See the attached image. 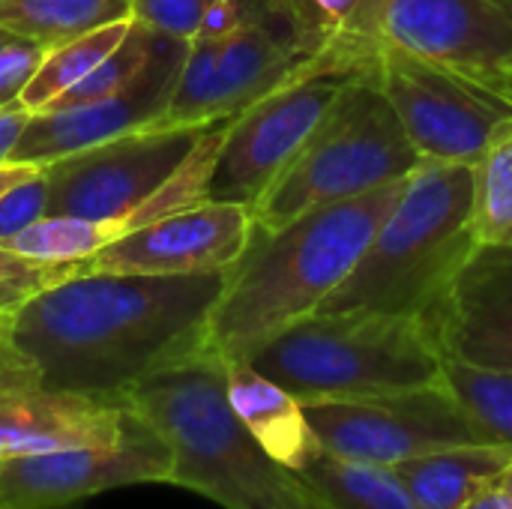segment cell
Listing matches in <instances>:
<instances>
[{"label":"cell","instance_id":"1","mask_svg":"<svg viewBox=\"0 0 512 509\" xmlns=\"http://www.w3.org/2000/svg\"><path fill=\"white\" fill-rule=\"evenodd\" d=\"M219 273H75L3 318V339L54 390L123 405L153 372L207 345Z\"/></svg>","mask_w":512,"mask_h":509},{"label":"cell","instance_id":"2","mask_svg":"<svg viewBox=\"0 0 512 509\" xmlns=\"http://www.w3.org/2000/svg\"><path fill=\"white\" fill-rule=\"evenodd\" d=\"M402 183L309 210L270 231L255 228L228 270L207 345L225 363H246L276 333L315 315L360 261Z\"/></svg>","mask_w":512,"mask_h":509},{"label":"cell","instance_id":"3","mask_svg":"<svg viewBox=\"0 0 512 509\" xmlns=\"http://www.w3.org/2000/svg\"><path fill=\"white\" fill-rule=\"evenodd\" d=\"M171 447V486L225 509H327L303 477L276 462L228 399V363L210 348L153 372L123 399Z\"/></svg>","mask_w":512,"mask_h":509},{"label":"cell","instance_id":"4","mask_svg":"<svg viewBox=\"0 0 512 509\" xmlns=\"http://www.w3.org/2000/svg\"><path fill=\"white\" fill-rule=\"evenodd\" d=\"M471 165L420 162L345 282L318 312L423 318L477 249Z\"/></svg>","mask_w":512,"mask_h":509},{"label":"cell","instance_id":"5","mask_svg":"<svg viewBox=\"0 0 512 509\" xmlns=\"http://www.w3.org/2000/svg\"><path fill=\"white\" fill-rule=\"evenodd\" d=\"M246 363L303 405L420 390L441 384L444 372V354L423 318L381 312H315Z\"/></svg>","mask_w":512,"mask_h":509},{"label":"cell","instance_id":"6","mask_svg":"<svg viewBox=\"0 0 512 509\" xmlns=\"http://www.w3.org/2000/svg\"><path fill=\"white\" fill-rule=\"evenodd\" d=\"M420 162L369 66L348 81L309 141L252 204V222L264 231L279 228L309 210L402 183Z\"/></svg>","mask_w":512,"mask_h":509},{"label":"cell","instance_id":"7","mask_svg":"<svg viewBox=\"0 0 512 509\" xmlns=\"http://www.w3.org/2000/svg\"><path fill=\"white\" fill-rule=\"evenodd\" d=\"M357 72L363 69L306 63L267 96L231 117L210 171L207 198L246 204L252 210Z\"/></svg>","mask_w":512,"mask_h":509},{"label":"cell","instance_id":"8","mask_svg":"<svg viewBox=\"0 0 512 509\" xmlns=\"http://www.w3.org/2000/svg\"><path fill=\"white\" fill-rule=\"evenodd\" d=\"M204 129L153 123L42 165L45 216L117 219L144 207L183 168Z\"/></svg>","mask_w":512,"mask_h":509},{"label":"cell","instance_id":"9","mask_svg":"<svg viewBox=\"0 0 512 509\" xmlns=\"http://www.w3.org/2000/svg\"><path fill=\"white\" fill-rule=\"evenodd\" d=\"M372 72L423 162L474 165L512 120L507 102L399 45L384 42Z\"/></svg>","mask_w":512,"mask_h":509},{"label":"cell","instance_id":"10","mask_svg":"<svg viewBox=\"0 0 512 509\" xmlns=\"http://www.w3.org/2000/svg\"><path fill=\"white\" fill-rule=\"evenodd\" d=\"M306 417L324 450L390 468L447 447L486 444L444 381L378 399L306 405Z\"/></svg>","mask_w":512,"mask_h":509},{"label":"cell","instance_id":"11","mask_svg":"<svg viewBox=\"0 0 512 509\" xmlns=\"http://www.w3.org/2000/svg\"><path fill=\"white\" fill-rule=\"evenodd\" d=\"M171 468L165 438L129 408L126 432L114 444L0 459V509H66L108 489L168 483Z\"/></svg>","mask_w":512,"mask_h":509},{"label":"cell","instance_id":"12","mask_svg":"<svg viewBox=\"0 0 512 509\" xmlns=\"http://www.w3.org/2000/svg\"><path fill=\"white\" fill-rule=\"evenodd\" d=\"M306 60L273 24H249L222 39H192L165 126H219L267 96Z\"/></svg>","mask_w":512,"mask_h":509},{"label":"cell","instance_id":"13","mask_svg":"<svg viewBox=\"0 0 512 509\" xmlns=\"http://www.w3.org/2000/svg\"><path fill=\"white\" fill-rule=\"evenodd\" d=\"M381 33L512 108V15L501 3L387 0Z\"/></svg>","mask_w":512,"mask_h":509},{"label":"cell","instance_id":"14","mask_svg":"<svg viewBox=\"0 0 512 509\" xmlns=\"http://www.w3.org/2000/svg\"><path fill=\"white\" fill-rule=\"evenodd\" d=\"M252 231L255 222L246 204L204 198L93 252L84 273H219L240 261Z\"/></svg>","mask_w":512,"mask_h":509},{"label":"cell","instance_id":"15","mask_svg":"<svg viewBox=\"0 0 512 509\" xmlns=\"http://www.w3.org/2000/svg\"><path fill=\"white\" fill-rule=\"evenodd\" d=\"M126 420V405L48 387L0 333V459L114 444L123 438Z\"/></svg>","mask_w":512,"mask_h":509},{"label":"cell","instance_id":"16","mask_svg":"<svg viewBox=\"0 0 512 509\" xmlns=\"http://www.w3.org/2000/svg\"><path fill=\"white\" fill-rule=\"evenodd\" d=\"M186 54L189 42L162 33L147 69L126 90L78 108L30 114V123L18 138L9 162H30L42 168L75 150L162 123Z\"/></svg>","mask_w":512,"mask_h":509},{"label":"cell","instance_id":"17","mask_svg":"<svg viewBox=\"0 0 512 509\" xmlns=\"http://www.w3.org/2000/svg\"><path fill=\"white\" fill-rule=\"evenodd\" d=\"M423 324L444 357L512 369V246H477Z\"/></svg>","mask_w":512,"mask_h":509},{"label":"cell","instance_id":"18","mask_svg":"<svg viewBox=\"0 0 512 509\" xmlns=\"http://www.w3.org/2000/svg\"><path fill=\"white\" fill-rule=\"evenodd\" d=\"M387 0H273L294 48L312 60L345 69L372 66L384 45Z\"/></svg>","mask_w":512,"mask_h":509},{"label":"cell","instance_id":"19","mask_svg":"<svg viewBox=\"0 0 512 509\" xmlns=\"http://www.w3.org/2000/svg\"><path fill=\"white\" fill-rule=\"evenodd\" d=\"M228 399L252 438L285 468L303 471L324 450L309 426L306 405L252 363H228Z\"/></svg>","mask_w":512,"mask_h":509},{"label":"cell","instance_id":"20","mask_svg":"<svg viewBox=\"0 0 512 509\" xmlns=\"http://www.w3.org/2000/svg\"><path fill=\"white\" fill-rule=\"evenodd\" d=\"M512 462V447L459 444L396 465L417 509H465L492 489Z\"/></svg>","mask_w":512,"mask_h":509},{"label":"cell","instance_id":"21","mask_svg":"<svg viewBox=\"0 0 512 509\" xmlns=\"http://www.w3.org/2000/svg\"><path fill=\"white\" fill-rule=\"evenodd\" d=\"M297 474L327 509H417L405 480L390 465L342 459L321 450Z\"/></svg>","mask_w":512,"mask_h":509},{"label":"cell","instance_id":"22","mask_svg":"<svg viewBox=\"0 0 512 509\" xmlns=\"http://www.w3.org/2000/svg\"><path fill=\"white\" fill-rule=\"evenodd\" d=\"M135 18H120V21H108L102 27H93L75 39H66L54 48L45 51L39 69L33 72L30 84L21 90L18 102L30 111L39 114L45 111L51 102H57L69 87H75L81 78H87L111 51L120 48V42L129 36Z\"/></svg>","mask_w":512,"mask_h":509},{"label":"cell","instance_id":"23","mask_svg":"<svg viewBox=\"0 0 512 509\" xmlns=\"http://www.w3.org/2000/svg\"><path fill=\"white\" fill-rule=\"evenodd\" d=\"M129 15V0H0V30L36 39L45 48Z\"/></svg>","mask_w":512,"mask_h":509},{"label":"cell","instance_id":"24","mask_svg":"<svg viewBox=\"0 0 512 509\" xmlns=\"http://www.w3.org/2000/svg\"><path fill=\"white\" fill-rule=\"evenodd\" d=\"M471 189L477 246H512V120L471 165Z\"/></svg>","mask_w":512,"mask_h":509},{"label":"cell","instance_id":"25","mask_svg":"<svg viewBox=\"0 0 512 509\" xmlns=\"http://www.w3.org/2000/svg\"><path fill=\"white\" fill-rule=\"evenodd\" d=\"M441 381L486 444L512 447V369H483L444 357Z\"/></svg>","mask_w":512,"mask_h":509},{"label":"cell","instance_id":"26","mask_svg":"<svg viewBox=\"0 0 512 509\" xmlns=\"http://www.w3.org/2000/svg\"><path fill=\"white\" fill-rule=\"evenodd\" d=\"M75 273H84V261L81 264L36 261V258H24L18 252H9L0 246V318L12 315L30 297H36L39 291H45Z\"/></svg>","mask_w":512,"mask_h":509},{"label":"cell","instance_id":"27","mask_svg":"<svg viewBox=\"0 0 512 509\" xmlns=\"http://www.w3.org/2000/svg\"><path fill=\"white\" fill-rule=\"evenodd\" d=\"M216 0H129L132 18L156 33L192 42Z\"/></svg>","mask_w":512,"mask_h":509},{"label":"cell","instance_id":"28","mask_svg":"<svg viewBox=\"0 0 512 509\" xmlns=\"http://www.w3.org/2000/svg\"><path fill=\"white\" fill-rule=\"evenodd\" d=\"M45 45L36 39L0 30V108L18 102L21 90L30 84L33 72L45 57Z\"/></svg>","mask_w":512,"mask_h":509},{"label":"cell","instance_id":"29","mask_svg":"<svg viewBox=\"0 0 512 509\" xmlns=\"http://www.w3.org/2000/svg\"><path fill=\"white\" fill-rule=\"evenodd\" d=\"M45 207H48V192H45L42 171L12 186L6 195H0V246L15 234H21L24 228H30L33 222H39L45 216Z\"/></svg>","mask_w":512,"mask_h":509},{"label":"cell","instance_id":"30","mask_svg":"<svg viewBox=\"0 0 512 509\" xmlns=\"http://www.w3.org/2000/svg\"><path fill=\"white\" fill-rule=\"evenodd\" d=\"M27 123H30V111L21 102L0 108V165L12 159V150H15L18 138L24 135Z\"/></svg>","mask_w":512,"mask_h":509},{"label":"cell","instance_id":"31","mask_svg":"<svg viewBox=\"0 0 512 509\" xmlns=\"http://www.w3.org/2000/svg\"><path fill=\"white\" fill-rule=\"evenodd\" d=\"M42 168L39 165H30V162H3L0 165V195H6L12 186L30 180L33 174H39Z\"/></svg>","mask_w":512,"mask_h":509},{"label":"cell","instance_id":"32","mask_svg":"<svg viewBox=\"0 0 512 509\" xmlns=\"http://www.w3.org/2000/svg\"><path fill=\"white\" fill-rule=\"evenodd\" d=\"M465 509H512V495L501 486H492L483 495H477Z\"/></svg>","mask_w":512,"mask_h":509},{"label":"cell","instance_id":"33","mask_svg":"<svg viewBox=\"0 0 512 509\" xmlns=\"http://www.w3.org/2000/svg\"><path fill=\"white\" fill-rule=\"evenodd\" d=\"M495 486H501L504 492H510L512 495V462L504 468V471H501V477H498V483H495Z\"/></svg>","mask_w":512,"mask_h":509},{"label":"cell","instance_id":"34","mask_svg":"<svg viewBox=\"0 0 512 509\" xmlns=\"http://www.w3.org/2000/svg\"><path fill=\"white\" fill-rule=\"evenodd\" d=\"M495 3H501V6H504V9L512 15V0H495Z\"/></svg>","mask_w":512,"mask_h":509},{"label":"cell","instance_id":"35","mask_svg":"<svg viewBox=\"0 0 512 509\" xmlns=\"http://www.w3.org/2000/svg\"><path fill=\"white\" fill-rule=\"evenodd\" d=\"M0 324H3V318H0Z\"/></svg>","mask_w":512,"mask_h":509}]
</instances>
